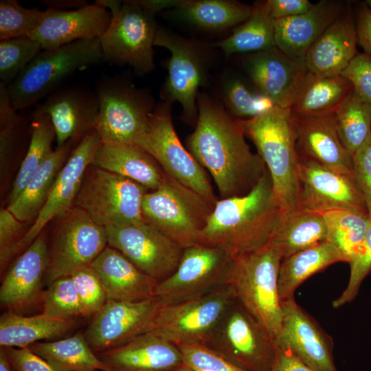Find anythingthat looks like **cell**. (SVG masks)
<instances>
[{
	"mask_svg": "<svg viewBox=\"0 0 371 371\" xmlns=\"http://www.w3.org/2000/svg\"><path fill=\"white\" fill-rule=\"evenodd\" d=\"M197 105L188 150L210 172L221 199L247 194L267 169L260 155L250 150L240 120L208 96L199 94Z\"/></svg>",
	"mask_w": 371,
	"mask_h": 371,
	"instance_id": "1",
	"label": "cell"
},
{
	"mask_svg": "<svg viewBox=\"0 0 371 371\" xmlns=\"http://www.w3.org/2000/svg\"><path fill=\"white\" fill-rule=\"evenodd\" d=\"M281 214L267 170L247 194L217 201L198 244L218 247L232 258L256 250L270 241Z\"/></svg>",
	"mask_w": 371,
	"mask_h": 371,
	"instance_id": "2",
	"label": "cell"
},
{
	"mask_svg": "<svg viewBox=\"0 0 371 371\" xmlns=\"http://www.w3.org/2000/svg\"><path fill=\"white\" fill-rule=\"evenodd\" d=\"M271 177L282 212L299 206V157L289 108L275 106L255 117L240 120Z\"/></svg>",
	"mask_w": 371,
	"mask_h": 371,
	"instance_id": "3",
	"label": "cell"
},
{
	"mask_svg": "<svg viewBox=\"0 0 371 371\" xmlns=\"http://www.w3.org/2000/svg\"><path fill=\"white\" fill-rule=\"evenodd\" d=\"M282 255L269 241L256 250L233 258L226 284L236 300L276 339L282 322L278 294Z\"/></svg>",
	"mask_w": 371,
	"mask_h": 371,
	"instance_id": "4",
	"label": "cell"
},
{
	"mask_svg": "<svg viewBox=\"0 0 371 371\" xmlns=\"http://www.w3.org/2000/svg\"><path fill=\"white\" fill-rule=\"evenodd\" d=\"M102 60L100 38L43 49L8 85L12 103L23 111L46 98L76 71Z\"/></svg>",
	"mask_w": 371,
	"mask_h": 371,
	"instance_id": "5",
	"label": "cell"
},
{
	"mask_svg": "<svg viewBox=\"0 0 371 371\" xmlns=\"http://www.w3.org/2000/svg\"><path fill=\"white\" fill-rule=\"evenodd\" d=\"M214 205L164 172L160 186L142 201L146 222L183 249L198 244Z\"/></svg>",
	"mask_w": 371,
	"mask_h": 371,
	"instance_id": "6",
	"label": "cell"
},
{
	"mask_svg": "<svg viewBox=\"0 0 371 371\" xmlns=\"http://www.w3.org/2000/svg\"><path fill=\"white\" fill-rule=\"evenodd\" d=\"M148 191L133 180L91 164L85 172L74 205L104 227L139 223L145 221L142 201Z\"/></svg>",
	"mask_w": 371,
	"mask_h": 371,
	"instance_id": "7",
	"label": "cell"
},
{
	"mask_svg": "<svg viewBox=\"0 0 371 371\" xmlns=\"http://www.w3.org/2000/svg\"><path fill=\"white\" fill-rule=\"evenodd\" d=\"M236 300L225 284L204 295L163 305L147 332L177 346L206 345Z\"/></svg>",
	"mask_w": 371,
	"mask_h": 371,
	"instance_id": "8",
	"label": "cell"
},
{
	"mask_svg": "<svg viewBox=\"0 0 371 371\" xmlns=\"http://www.w3.org/2000/svg\"><path fill=\"white\" fill-rule=\"evenodd\" d=\"M56 218L48 244L45 277L47 286L91 265L108 245L105 227L95 223L81 208L74 205Z\"/></svg>",
	"mask_w": 371,
	"mask_h": 371,
	"instance_id": "9",
	"label": "cell"
},
{
	"mask_svg": "<svg viewBox=\"0 0 371 371\" xmlns=\"http://www.w3.org/2000/svg\"><path fill=\"white\" fill-rule=\"evenodd\" d=\"M95 93L100 106L95 130L101 142L137 146L148 128L151 97L114 78L102 80Z\"/></svg>",
	"mask_w": 371,
	"mask_h": 371,
	"instance_id": "10",
	"label": "cell"
},
{
	"mask_svg": "<svg viewBox=\"0 0 371 371\" xmlns=\"http://www.w3.org/2000/svg\"><path fill=\"white\" fill-rule=\"evenodd\" d=\"M205 346L246 371H271L277 348L274 338L237 300Z\"/></svg>",
	"mask_w": 371,
	"mask_h": 371,
	"instance_id": "11",
	"label": "cell"
},
{
	"mask_svg": "<svg viewBox=\"0 0 371 371\" xmlns=\"http://www.w3.org/2000/svg\"><path fill=\"white\" fill-rule=\"evenodd\" d=\"M122 3L100 38L102 60L128 65L136 74L145 75L155 68L153 46L158 29L154 14L132 0Z\"/></svg>",
	"mask_w": 371,
	"mask_h": 371,
	"instance_id": "12",
	"label": "cell"
},
{
	"mask_svg": "<svg viewBox=\"0 0 371 371\" xmlns=\"http://www.w3.org/2000/svg\"><path fill=\"white\" fill-rule=\"evenodd\" d=\"M170 106L166 102L150 113L148 128L137 146L151 155L165 172L214 205L218 199L210 177L179 139Z\"/></svg>",
	"mask_w": 371,
	"mask_h": 371,
	"instance_id": "13",
	"label": "cell"
},
{
	"mask_svg": "<svg viewBox=\"0 0 371 371\" xmlns=\"http://www.w3.org/2000/svg\"><path fill=\"white\" fill-rule=\"evenodd\" d=\"M232 259L218 247H186L174 273L158 282L155 296L168 305L209 293L226 284Z\"/></svg>",
	"mask_w": 371,
	"mask_h": 371,
	"instance_id": "14",
	"label": "cell"
},
{
	"mask_svg": "<svg viewBox=\"0 0 371 371\" xmlns=\"http://www.w3.org/2000/svg\"><path fill=\"white\" fill-rule=\"evenodd\" d=\"M108 245L161 282L176 270L183 249L146 221L105 227Z\"/></svg>",
	"mask_w": 371,
	"mask_h": 371,
	"instance_id": "15",
	"label": "cell"
},
{
	"mask_svg": "<svg viewBox=\"0 0 371 371\" xmlns=\"http://www.w3.org/2000/svg\"><path fill=\"white\" fill-rule=\"evenodd\" d=\"M164 305L157 296L139 302L107 300L83 333L94 352L115 348L145 333Z\"/></svg>",
	"mask_w": 371,
	"mask_h": 371,
	"instance_id": "16",
	"label": "cell"
},
{
	"mask_svg": "<svg viewBox=\"0 0 371 371\" xmlns=\"http://www.w3.org/2000/svg\"><path fill=\"white\" fill-rule=\"evenodd\" d=\"M155 46L170 52L167 63L168 75L163 87L166 102H178L183 117L190 124L198 117V91L205 79V63L201 52L191 41L167 30L158 29Z\"/></svg>",
	"mask_w": 371,
	"mask_h": 371,
	"instance_id": "17",
	"label": "cell"
},
{
	"mask_svg": "<svg viewBox=\"0 0 371 371\" xmlns=\"http://www.w3.org/2000/svg\"><path fill=\"white\" fill-rule=\"evenodd\" d=\"M100 144V136L95 130L78 142L58 172L43 209L32 226L14 247L11 259L19 251L29 247L49 221L74 206L85 172L92 164Z\"/></svg>",
	"mask_w": 371,
	"mask_h": 371,
	"instance_id": "18",
	"label": "cell"
},
{
	"mask_svg": "<svg viewBox=\"0 0 371 371\" xmlns=\"http://www.w3.org/2000/svg\"><path fill=\"white\" fill-rule=\"evenodd\" d=\"M299 206L316 212L348 209L368 212L354 177L299 157Z\"/></svg>",
	"mask_w": 371,
	"mask_h": 371,
	"instance_id": "19",
	"label": "cell"
},
{
	"mask_svg": "<svg viewBox=\"0 0 371 371\" xmlns=\"http://www.w3.org/2000/svg\"><path fill=\"white\" fill-rule=\"evenodd\" d=\"M282 322L276 346L289 350L315 371H338L333 340L294 298L281 302Z\"/></svg>",
	"mask_w": 371,
	"mask_h": 371,
	"instance_id": "20",
	"label": "cell"
},
{
	"mask_svg": "<svg viewBox=\"0 0 371 371\" xmlns=\"http://www.w3.org/2000/svg\"><path fill=\"white\" fill-rule=\"evenodd\" d=\"M243 67L259 91L276 106L289 109L308 72L304 60L291 58L276 47L249 54Z\"/></svg>",
	"mask_w": 371,
	"mask_h": 371,
	"instance_id": "21",
	"label": "cell"
},
{
	"mask_svg": "<svg viewBox=\"0 0 371 371\" xmlns=\"http://www.w3.org/2000/svg\"><path fill=\"white\" fill-rule=\"evenodd\" d=\"M38 106L49 115L60 147L95 130L100 105L95 92L65 87L55 90Z\"/></svg>",
	"mask_w": 371,
	"mask_h": 371,
	"instance_id": "22",
	"label": "cell"
},
{
	"mask_svg": "<svg viewBox=\"0 0 371 371\" xmlns=\"http://www.w3.org/2000/svg\"><path fill=\"white\" fill-rule=\"evenodd\" d=\"M111 13L96 3L74 10L47 8L29 37L43 49L65 45L80 40L100 38L109 26Z\"/></svg>",
	"mask_w": 371,
	"mask_h": 371,
	"instance_id": "23",
	"label": "cell"
},
{
	"mask_svg": "<svg viewBox=\"0 0 371 371\" xmlns=\"http://www.w3.org/2000/svg\"><path fill=\"white\" fill-rule=\"evenodd\" d=\"M334 113L315 117L293 116L297 153L300 158L354 177L353 156L339 137Z\"/></svg>",
	"mask_w": 371,
	"mask_h": 371,
	"instance_id": "24",
	"label": "cell"
},
{
	"mask_svg": "<svg viewBox=\"0 0 371 371\" xmlns=\"http://www.w3.org/2000/svg\"><path fill=\"white\" fill-rule=\"evenodd\" d=\"M48 263V243L42 232L5 275L0 287L1 306L19 308L41 298Z\"/></svg>",
	"mask_w": 371,
	"mask_h": 371,
	"instance_id": "25",
	"label": "cell"
},
{
	"mask_svg": "<svg viewBox=\"0 0 371 371\" xmlns=\"http://www.w3.org/2000/svg\"><path fill=\"white\" fill-rule=\"evenodd\" d=\"M96 355L111 371H175L183 364L178 346L148 332Z\"/></svg>",
	"mask_w": 371,
	"mask_h": 371,
	"instance_id": "26",
	"label": "cell"
},
{
	"mask_svg": "<svg viewBox=\"0 0 371 371\" xmlns=\"http://www.w3.org/2000/svg\"><path fill=\"white\" fill-rule=\"evenodd\" d=\"M344 12L341 1L321 0L302 14L274 21L276 47L291 58L304 60L311 45Z\"/></svg>",
	"mask_w": 371,
	"mask_h": 371,
	"instance_id": "27",
	"label": "cell"
},
{
	"mask_svg": "<svg viewBox=\"0 0 371 371\" xmlns=\"http://www.w3.org/2000/svg\"><path fill=\"white\" fill-rule=\"evenodd\" d=\"M91 266L99 276L108 300L139 302L155 296L158 282L112 247L107 245Z\"/></svg>",
	"mask_w": 371,
	"mask_h": 371,
	"instance_id": "28",
	"label": "cell"
},
{
	"mask_svg": "<svg viewBox=\"0 0 371 371\" xmlns=\"http://www.w3.org/2000/svg\"><path fill=\"white\" fill-rule=\"evenodd\" d=\"M356 25L344 12L315 41L306 54L307 70L323 77L340 76L357 54Z\"/></svg>",
	"mask_w": 371,
	"mask_h": 371,
	"instance_id": "29",
	"label": "cell"
},
{
	"mask_svg": "<svg viewBox=\"0 0 371 371\" xmlns=\"http://www.w3.org/2000/svg\"><path fill=\"white\" fill-rule=\"evenodd\" d=\"M92 164L133 180L149 190L157 189L164 179V171L156 160L135 145L101 142Z\"/></svg>",
	"mask_w": 371,
	"mask_h": 371,
	"instance_id": "30",
	"label": "cell"
},
{
	"mask_svg": "<svg viewBox=\"0 0 371 371\" xmlns=\"http://www.w3.org/2000/svg\"><path fill=\"white\" fill-rule=\"evenodd\" d=\"M353 89L342 76L323 77L308 71L289 107L293 116L333 114Z\"/></svg>",
	"mask_w": 371,
	"mask_h": 371,
	"instance_id": "31",
	"label": "cell"
},
{
	"mask_svg": "<svg viewBox=\"0 0 371 371\" xmlns=\"http://www.w3.org/2000/svg\"><path fill=\"white\" fill-rule=\"evenodd\" d=\"M327 240V228L321 213L300 206L282 212L270 241L282 258Z\"/></svg>",
	"mask_w": 371,
	"mask_h": 371,
	"instance_id": "32",
	"label": "cell"
},
{
	"mask_svg": "<svg viewBox=\"0 0 371 371\" xmlns=\"http://www.w3.org/2000/svg\"><path fill=\"white\" fill-rule=\"evenodd\" d=\"M339 262H345V260L341 254L328 240L283 258L278 280L280 301L294 298L296 289L303 282Z\"/></svg>",
	"mask_w": 371,
	"mask_h": 371,
	"instance_id": "33",
	"label": "cell"
},
{
	"mask_svg": "<svg viewBox=\"0 0 371 371\" xmlns=\"http://www.w3.org/2000/svg\"><path fill=\"white\" fill-rule=\"evenodd\" d=\"M74 142L57 147L33 172L23 192L8 210L20 221L36 218L45 205L55 179L65 163Z\"/></svg>",
	"mask_w": 371,
	"mask_h": 371,
	"instance_id": "34",
	"label": "cell"
},
{
	"mask_svg": "<svg viewBox=\"0 0 371 371\" xmlns=\"http://www.w3.org/2000/svg\"><path fill=\"white\" fill-rule=\"evenodd\" d=\"M74 319L54 318L43 313L23 316L8 311L0 317L1 347L24 348L60 337L75 326Z\"/></svg>",
	"mask_w": 371,
	"mask_h": 371,
	"instance_id": "35",
	"label": "cell"
},
{
	"mask_svg": "<svg viewBox=\"0 0 371 371\" xmlns=\"http://www.w3.org/2000/svg\"><path fill=\"white\" fill-rule=\"evenodd\" d=\"M28 348L56 371H111L91 348L83 333L57 341L36 342Z\"/></svg>",
	"mask_w": 371,
	"mask_h": 371,
	"instance_id": "36",
	"label": "cell"
},
{
	"mask_svg": "<svg viewBox=\"0 0 371 371\" xmlns=\"http://www.w3.org/2000/svg\"><path fill=\"white\" fill-rule=\"evenodd\" d=\"M175 8L186 21L211 30L240 25L252 12V7L230 0H179Z\"/></svg>",
	"mask_w": 371,
	"mask_h": 371,
	"instance_id": "37",
	"label": "cell"
},
{
	"mask_svg": "<svg viewBox=\"0 0 371 371\" xmlns=\"http://www.w3.org/2000/svg\"><path fill=\"white\" fill-rule=\"evenodd\" d=\"M216 45L226 56L271 49L276 47L274 21L266 14L261 2L256 3L250 16Z\"/></svg>",
	"mask_w": 371,
	"mask_h": 371,
	"instance_id": "38",
	"label": "cell"
},
{
	"mask_svg": "<svg viewBox=\"0 0 371 371\" xmlns=\"http://www.w3.org/2000/svg\"><path fill=\"white\" fill-rule=\"evenodd\" d=\"M54 139L56 133L49 115L37 106L30 122L29 145L13 182L8 205L19 197L33 172L53 152Z\"/></svg>",
	"mask_w": 371,
	"mask_h": 371,
	"instance_id": "39",
	"label": "cell"
},
{
	"mask_svg": "<svg viewBox=\"0 0 371 371\" xmlns=\"http://www.w3.org/2000/svg\"><path fill=\"white\" fill-rule=\"evenodd\" d=\"M327 228V240L349 263L359 251L365 238L368 223V212L341 209L322 214Z\"/></svg>",
	"mask_w": 371,
	"mask_h": 371,
	"instance_id": "40",
	"label": "cell"
},
{
	"mask_svg": "<svg viewBox=\"0 0 371 371\" xmlns=\"http://www.w3.org/2000/svg\"><path fill=\"white\" fill-rule=\"evenodd\" d=\"M334 116L339 137L353 156L371 134V106L352 89Z\"/></svg>",
	"mask_w": 371,
	"mask_h": 371,
	"instance_id": "41",
	"label": "cell"
},
{
	"mask_svg": "<svg viewBox=\"0 0 371 371\" xmlns=\"http://www.w3.org/2000/svg\"><path fill=\"white\" fill-rule=\"evenodd\" d=\"M221 93L225 109L236 119H251L276 106L251 82L235 74L225 75Z\"/></svg>",
	"mask_w": 371,
	"mask_h": 371,
	"instance_id": "42",
	"label": "cell"
},
{
	"mask_svg": "<svg viewBox=\"0 0 371 371\" xmlns=\"http://www.w3.org/2000/svg\"><path fill=\"white\" fill-rule=\"evenodd\" d=\"M42 313L54 318L74 319L85 317L71 276L58 278L47 286L42 296Z\"/></svg>",
	"mask_w": 371,
	"mask_h": 371,
	"instance_id": "43",
	"label": "cell"
},
{
	"mask_svg": "<svg viewBox=\"0 0 371 371\" xmlns=\"http://www.w3.org/2000/svg\"><path fill=\"white\" fill-rule=\"evenodd\" d=\"M43 49L29 36L0 40L1 82L12 83Z\"/></svg>",
	"mask_w": 371,
	"mask_h": 371,
	"instance_id": "44",
	"label": "cell"
},
{
	"mask_svg": "<svg viewBox=\"0 0 371 371\" xmlns=\"http://www.w3.org/2000/svg\"><path fill=\"white\" fill-rule=\"evenodd\" d=\"M43 14L38 7L27 8L16 0H1L0 40L30 36Z\"/></svg>",
	"mask_w": 371,
	"mask_h": 371,
	"instance_id": "45",
	"label": "cell"
},
{
	"mask_svg": "<svg viewBox=\"0 0 371 371\" xmlns=\"http://www.w3.org/2000/svg\"><path fill=\"white\" fill-rule=\"evenodd\" d=\"M349 265L348 284L342 293L333 302V308H337L351 302L357 295L362 282L371 272V215H369L368 226L363 241Z\"/></svg>",
	"mask_w": 371,
	"mask_h": 371,
	"instance_id": "46",
	"label": "cell"
},
{
	"mask_svg": "<svg viewBox=\"0 0 371 371\" xmlns=\"http://www.w3.org/2000/svg\"><path fill=\"white\" fill-rule=\"evenodd\" d=\"M71 277L82 306L85 317L93 315L107 302L102 282L91 265L74 272Z\"/></svg>",
	"mask_w": 371,
	"mask_h": 371,
	"instance_id": "47",
	"label": "cell"
},
{
	"mask_svg": "<svg viewBox=\"0 0 371 371\" xmlns=\"http://www.w3.org/2000/svg\"><path fill=\"white\" fill-rule=\"evenodd\" d=\"M183 363L194 371H246L202 344L178 346Z\"/></svg>",
	"mask_w": 371,
	"mask_h": 371,
	"instance_id": "48",
	"label": "cell"
},
{
	"mask_svg": "<svg viewBox=\"0 0 371 371\" xmlns=\"http://www.w3.org/2000/svg\"><path fill=\"white\" fill-rule=\"evenodd\" d=\"M341 76L352 85L354 91L371 106V56L357 54Z\"/></svg>",
	"mask_w": 371,
	"mask_h": 371,
	"instance_id": "49",
	"label": "cell"
},
{
	"mask_svg": "<svg viewBox=\"0 0 371 371\" xmlns=\"http://www.w3.org/2000/svg\"><path fill=\"white\" fill-rule=\"evenodd\" d=\"M24 223L18 220L8 208L0 210V265L1 271L11 260V253L22 234Z\"/></svg>",
	"mask_w": 371,
	"mask_h": 371,
	"instance_id": "50",
	"label": "cell"
},
{
	"mask_svg": "<svg viewBox=\"0 0 371 371\" xmlns=\"http://www.w3.org/2000/svg\"><path fill=\"white\" fill-rule=\"evenodd\" d=\"M353 175L371 215V134L353 155Z\"/></svg>",
	"mask_w": 371,
	"mask_h": 371,
	"instance_id": "51",
	"label": "cell"
},
{
	"mask_svg": "<svg viewBox=\"0 0 371 371\" xmlns=\"http://www.w3.org/2000/svg\"><path fill=\"white\" fill-rule=\"evenodd\" d=\"M7 354L12 371H56L28 347H3Z\"/></svg>",
	"mask_w": 371,
	"mask_h": 371,
	"instance_id": "52",
	"label": "cell"
},
{
	"mask_svg": "<svg viewBox=\"0 0 371 371\" xmlns=\"http://www.w3.org/2000/svg\"><path fill=\"white\" fill-rule=\"evenodd\" d=\"M261 3L266 14L273 21L299 15L313 5L308 0H267Z\"/></svg>",
	"mask_w": 371,
	"mask_h": 371,
	"instance_id": "53",
	"label": "cell"
},
{
	"mask_svg": "<svg viewBox=\"0 0 371 371\" xmlns=\"http://www.w3.org/2000/svg\"><path fill=\"white\" fill-rule=\"evenodd\" d=\"M271 371H315L289 350L277 346Z\"/></svg>",
	"mask_w": 371,
	"mask_h": 371,
	"instance_id": "54",
	"label": "cell"
},
{
	"mask_svg": "<svg viewBox=\"0 0 371 371\" xmlns=\"http://www.w3.org/2000/svg\"><path fill=\"white\" fill-rule=\"evenodd\" d=\"M355 25L358 43L371 56V10L367 6L360 8Z\"/></svg>",
	"mask_w": 371,
	"mask_h": 371,
	"instance_id": "55",
	"label": "cell"
},
{
	"mask_svg": "<svg viewBox=\"0 0 371 371\" xmlns=\"http://www.w3.org/2000/svg\"><path fill=\"white\" fill-rule=\"evenodd\" d=\"M8 89V85L0 82V128L10 124L19 117Z\"/></svg>",
	"mask_w": 371,
	"mask_h": 371,
	"instance_id": "56",
	"label": "cell"
},
{
	"mask_svg": "<svg viewBox=\"0 0 371 371\" xmlns=\"http://www.w3.org/2000/svg\"><path fill=\"white\" fill-rule=\"evenodd\" d=\"M179 0H132L142 9L155 14L164 8H176Z\"/></svg>",
	"mask_w": 371,
	"mask_h": 371,
	"instance_id": "57",
	"label": "cell"
},
{
	"mask_svg": "<svg viewBox=\"0 0 371 371\" xmlns=\"http://www.w3.org/2000/svg\"><path fill=\"white\" fill-rule=\"evenodd\" d=\"M41 3L47 8L58 10H74L88 5L86 0H42Z\"/></svg>",
	"mask_w": 371,
	"mask_h": 371,
	"instance_id": "58",
	"label": "cell"
},
{
	"mask_svg": "<svg viewBox=\"0 0 371 371\" xmlns=\"http://www.w3.org/2000/svg\"><path fill=\"white\" fill-rule=\"evenodd\" d=\"M97 5L104 8L112 14L118 11L122 6V1L117 0H96L94 1Z\"/></svg>",
	"mask_w": 371,
	"mask_h": 371,
	"instance_id": "59",
	"label": "cell"
},
{
	"mask_svg": "<svg viewBox=\"0 0 371 371\" xmlns=\"http://www.w3.org/2000/svg\"><path fill=\"white\" fill-rule=\"evenodd\" d=\"M0 371H12L11 366L5 349H0Z\"/></svg>",
	"mask_w": 371,
	"mask_h": 371,
	"instance_id": "60",
	"label": "cell"
},
{
	"mask_svg": "<svg viewBox=\"0 0 371 371\" xmlns=\"http://www.w3.org/2000/svg\"><path fill=\"white\" fill-rule=\"evenodd\" d=\"M175 371H194V370L183 363L179 368H178Z\"/></svg>",
	"mask_w": 371,
	"mask_h": 371,
	"instance_id": "61",
	"label": "cell"
},
{
	"mask_svg": "<svg viewBox=\"0 0 371 371\" xmlns=\"http://www.w3.org/2000/svg\"><path fill=\"white\" fill-rule=\"evenodd\" d=\"M367 7L371 10V0L366 1Z\"/></svg>",
	"mask_w": 371,
	"mask_h": 371,
	"instance_id": "62",
	"label": "cell"
},
{
	"mask_svg": "<svg viewBox=\"0 0 371 371\" xmlns=\"http://www.w3.org/2000/svg\"><path fill=\"white\" fill-rule=\"evenodd\" d=\"M85 371H104V370H85Z\"/></svg>",
	"mask_w": 371,
	"mask_h": 371,
	"instance_id": "63",
	"label": "cell"
}]
</instances>
